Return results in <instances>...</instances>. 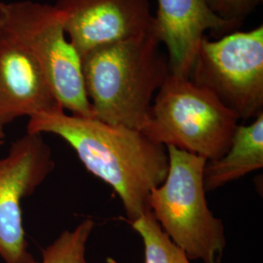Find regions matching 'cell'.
<instances>
[{
    "mask_svg": "<svg viewBox=\"0 0 263 263\" xmlns=\"http://www.w3.org/2000/svg\"><path fill=\"white\" fill-rule=\"evenodd\" d=\"M27 133L53 134L66 141L86 170L115 191L129 222L149 211L151 190L168 174L167 148L140 130L58 109L29 117Z\"/></svg>",
    "mask_w": 263,
    "mask_h": 263,
    "instance_id": "1",
    "label": "cell"
},
{
    "mask_svg": "<svg viewBox=\"0 0 263 263\" xmlns=\"http://www.w3.org/2000/svg\"><path fill=\"white\" fill-rule=\"evenodd\" d=\"M153 31L94 48L81 57L85 91L101 121L141 131L171 74Z\"/></svg>",
    "mask_w": 263,
    "mask_h": 263,
    "instance_id": "2",
    "label": "cell"
},
{
    "mask_svg": "<svg viewBox=\"0 0 263 263\" xmlns=\"http://www.w3.org/2000/svg\"><path fill=\"white\" fill-rule=\"evenodd\" d=\"M166 148L168 174L159 186L151 190L148 209L190 260L220 263L226 232L222 220L208 206L204 186L207 160L174 146Z\"/></svg>",
    "mask_w": 263,
    "mask_h": 263,
    "instance_id": "3",
    "label": "cell"
},
{
    "mask_svg": "<svg viewBox=\"0 0 263 263\" xmlns=\"http://www.w3.org/2000/svg\"><path fill=\"white\" fill-rule=\"evenodd\" d=\"M239 120L208 89L190 78L170 74L155 95L141 131L153 142L209 161L230 146Z\"/></svg>",
    "mask_w": 263,
    "mask_h": 263,
    "instance_id": "4",
    "label": "cell"
},
{
    "mask_svg": "<svg viewBox=\"0 0 263 263\" xmlns=\"http://www.w3.org/2000/svg\"><path fill=\"white\" fill-rule=\"evenodd\" d=\"M0 28L34 57L64 110L96 118L85 91L81 58L66 39L65 16L55 5L0 2Z\"/></svg>",
    "mask_w": 263,
    "mask_h": 263,
    "instance_id": "5",
    "label": "cell"
},
{
    "mask_svg": "<svg viewBox=\"0 0 263 263\" xmlns=\"http://www.w3.org/2000/svg\"><path fill=\"white\" fill-rule=\"evenodd\" d=\"M190 79L248 121L263 113V26L200 43Z\"/></svg>",
    "mask_w": 263,
    "mask_h": 263,
    "instance_id": "6",
    "label": "cell"
},
{
    "mask_svg": "<svg viewBox=\"0 0 263 263\" xmlns=\"http://www.w3.org/2000/svg\"><path fill=\"white\" fill-rule=\"evenodd\" d=\"M42 135L27 133L0 159V257L4 263H38L28 251L22 202L55 170Z\"/></svg>",
    "mask_w": 263,
    "mask_h": 263,
    "instance_id": "7",
    "label": "cell"
},
{
    "mask_svg": "<svg viewBox=\"0 0 263 263\" xmlns=\"http://www.w3.org/2000/svg\"><path fill=\"white\" fill-rule=\"evenodd\" d=\"M65 31L80 58L94 48L152 30L149 0H58Z\"/></svg>",
    "mask_w": 263,
    "mask_h": 263,
    "instance_id": "8",
    "label": "cell"
},
{
    "mask_svg": "<svg viewBox=\"0 0 263 263\" xmlns=\"http://www.w3.org/2000/svg\"><path fill=\"white\" fill-rule=\"evenodd\" d=\"M58 109L63 107L37 61L0 28V126Z\"/></svg>",
    "mask_w": 263,
    "mask_h": 263,
    "instance_id": "9",
    "label": "cell"
},
{
    "mask_svg": "<svg viewBox=\"0 0 263 263\" xmlns=\"http://www.w3.org/2000/svg\"><path fill=\"white\" fill-rule=\"evenodd\" d=\"M152 31L166 45L172 74L190 78L205 32L220 36L230 28L211 10L207 0H157Z\"/></svg>",
    "mask_w": 263,
    "mask_h": 263,
    "instance_id": "10",
    "label": "cell"
},
{
    "mask_svg": "<svg viewBox=\"0 0 263 263\" xmlns=\"http://www.w3.org/2000/svg\"><path fill=\"white\" fill-rule=\"evenodd\" d=\"M263 167V113L249 125H239L232 142L222 157L209 161L204 169L206 192L226 184Z\"/></svg>",
    "mask_w": 263,
    "mask_h": 263,
    "instance_id": "11",
    "label": "cell"
},
{
    "mask_svg": "<svg viewBox=\"0 0 263 263\" xmlns=\"http://www.w3.org/2000/svg\"><path fill=\"white\" fill-rule=\"evenodd\" d=\"M130 223L143 243L144 263H190L187 254L173 242L151 211Z\"/></svg>",
    "mask_w": 263,
    "mask_h": 263,
    "instance_id": "12",
    "label": "cell"
},
{
    "mask_svg": "<svg viewBox=\"0 0 263 263\" xmlns=\"http://www.w3.org/2000/svg\"><path fill=\"white\" fill-rule=\"evenodd\" d=\"M95 226L93 219L86 218L72 230L63 231L43 249L40 263H89L86 258V250ZM107 263L117 261L109 258Z\"/></svg>",
    "mask_w": 263,
    "mask_h": 263,
    "instance_id": "13",
    "label": "cell"
},
{
    "mask_svg": "<svg viewBox=\"0 0 263 263\" xmlns=\"http://www.w3.org/2000/svg\"><path fill=\"white\" fill-rule=\"evenodd\" d=\"M211 10L223 20L230 31L241 27L245 19L254 11L261 0H207Z\"/></svg>",
    "mask_w": 263,
    "mask_h": 263,
    "instance_id": "14",
    "label": "cell"
},
{
    "mask_svg": "<svg viewBox=\"0 0 263 263\" xmlns=\"http://www.w3.org/2000/svg\"><path fill=\"white\" fill-rule=\"evenodd\" d=\"M4 139H5V133L3 130V127L0 126V145L4 142Z\"/></svg>",
    "mask_w": 263,
    "mask_h": 263,
    "instance_id": "15",
    "label": "cell"
},
{
    "mask_svg": "<svg viewBox=\"0 0 263 263\" xmlns=\"http://www.w3.org/2000/svg\"><path fill=\"white\" fill-rule=\"evenodd\" d=\"M117 263H118V262H117Z\"/></svg>",
    "mask_w": 263,
    "mask_h": 263,
    "instance_id": "16",
    "label": "cell"
}]
</instances>
